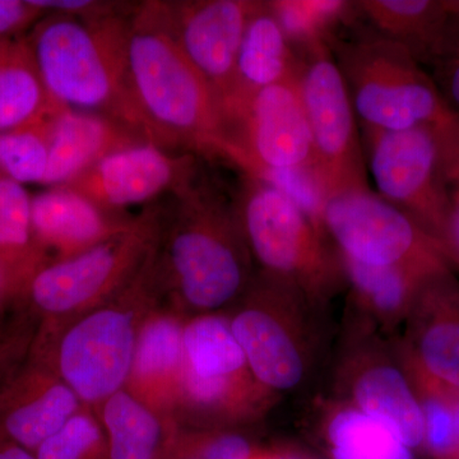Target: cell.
Wrapping results in <instances>:
<instances>
[{
  "mask_svg": "<svg viewBox=\"0 0 459 459\" xmlns=\"http://www.w3.org/2000/svg\"><path fill=\"white\" fill-rule=\"evenodd\" d=\"M340 256L351 319L369 325L382 336H391L403 327L421 287L440 273L411 267H376Z\"/></svg>",
  "mask_w": 459,
  "mask_h": 459,
  "instance_id": "603a6c76",
  "label": "cell"
},
{
  "mask_svg": "<svg viewBox=\"0 0 459 459\" xmlns=\"http://www.w3.org/2000/svg\"><path fill=\"white\" fill-rule=\"evenodd\" d=\"M171 197L170 210L161 208L151 279L160 296L168 292L180 312H220L237 303L255 274L235 190L201 165Z\"/></svg>",
  "mask_w": 459,
  "mask_h": 459,
  "instance_id": "6da1fadb",
  "label": "cell"
},
{
  "mask_svg": "<svg viewBox=\"0 0 459 459\" xmlns=\"http://www.w3.org/2000/svg\"><path fill=\"white\" fill-rule=\"evenodd\" d=\"M39 459H110L95 411L84 407L35 453Z\"/></svg>",
  "mask_w": 459,
  "mask_h": 459,
  "instance_id": "1f68e13d",
  "label": "cell"
},
{
  "mask_svg": "<svg viewBox=\"0 0 459 459\" xmlns=\"http://www.w3.org/2000/svg\"><path fill=\"white\" fill-rule=\"evenodd\" d=\"M356 14L427 68L459 41V0H359Z\"/></svg>",
  "mask_w": 459,
  "mask_h": 459,
  "instance_id": "44dd1931",
  "label": "cell"
},
{
  "mask_svg": "<svg viewBox=\"0 0 459 459\" xmlns=\"http://www.w3.org/2000/svg\"><path fill=\"white\" fill-rule=\"evenodd\" d=\"M449 391H451L453 404H455V415H457L459 431V388H457V386L449 385Z\"/></svg>",
  "mask_w": 459,
  "mask_h": 459,
  "instance_id": "b9f144b4",
  "label": "cell"
},
{
  "mask_svg": "<svg viewBox=\"0 0 459 459\" xmlns=\"http://www.w3.org/2000/svg\"><path fill=\"white\" fill-rule=\"evenodd\" d=\"M322 221L338 253L352 261L376 267L453 271L437 241L371 189L325 198Z\"/></svg>",
  "mask_w": 459,
  "mask_h": 459,
  "instance_id": "8fae6325",
  "label": "cell"
},
{
  "mask_svg": "<svg viewBox=\"0 0 459 459\" xmlns=\"http://www.w3.org/2000/svg\"><path fill=\"white\" fill-rule=\"evenodd\" d=\"M360 129L443 128L457 119L428 69L406 48L356 14L355 8L325 36Z\"/></svg>",
  "mask_w": 459,
  "mask_h": 459,
  "instance_id": "277c9868",
  "label": "cell"
},
{
  "mask_svg": "<svg viewBox=\"0 0 459 459\" xmlns=\"http://www.w3.org/2000/svg\"><path fill=\"white\" fill-rule=\"evenodd\" d=\"M455 120L449 126L437 128V133L442 153L444 188L448 201L442 247L453 271L459 274V143L453 132Z\"/></svg>",
  "mask_w": 459,
  "mask_h": 459,
  "instance_id": "836d02e7",
  "label": "cell"
},
{
  "mask_svg": "<svg viewBox=\"0 0 459 459\" xmlns=\"http://www.w3.org/2000/svg\"><path fill=\"white\" fill-rule=\"evenodd\" d=\"M95 413L110 459H168L180 429L124 388L102 402Z\"/></svg>",
  "mask_w": 459,
  "mask_h": 459,
  "instance_id": "d4e9b609",
  "label": "cell"
},
{
  "mask_svg": "<svg viewBox=\"0 0 459 459\" xmlns=\"http://www.w3.org/2000/svg\"><path fill=\"white\" fill-rule=\"evenodd\" d=\"M38 270L0 256V331L3 316L12 304L22 303L27 282Z\"/></svg>",
  "mask_w": 459,
  "mask_h": 459,
  "instance_id": "d590c367",
  "label": "cell"
},
{
  "mask_svg": "<svg viewBox=\"0 0 459 459\" xmlns=\"http://www.w3.org/2000/svg\"><path fill=\"white\" fill-rule=\"evenodd\" d=\"M134 219L108 212L71 186H50L32 198L33 238L50 261L98 246L129 228Z\"/></svg>",
  "mask_w": 459,
  "mask_h": 459,
  "instance_id": "ffe728a7",
  "label": "cell"
},
{
  "mask_svg": "<svg viewBox=\"0 0 459 459\" xmlns=\"http://www.w3.org/2000/svg\"><path fill=\"white\" fill-rule=\"evenodd\" d=\"M253 451L255 446L237 430L180 428L168 459H249Z\"/></svg>",
  "mask_w": 459,
  "mask_h": 459,
  "instance_id": "d6a6232c",
  "label": "cell"
},
{
  "mask_svg": "<svg viewBox=\"0 0 459 459\" xmlns=\"http://www.w3.org/2000/svg\"><path fill=\"white\" fill-rule=\"evenodd\" d=\"M0 459H39L35 453L0 437Z\"/></svg>",
  "mask_w": 459,
  "mask_h": 459,
  "instance_id": "ab89813d",
  "label": "cell"
},
{
  "mask_svg": "<svg viewBox=\"0 0 459 459\" xmlns=\"http://www.w3.org/2000/svg\"><path fill=\"white\" fill-rule=\"evenodd\" d=\"M153 13L221 102L234 93L237 60L255 0L148 2Z\"/></svg>",
  "mask_w": 459,
  "mask_h": 459,
  "instance_id": "9a60e30c",
  "label": "cell"
},
{
  "mask_svg": "<svg viewBox=\"0 0 459 459\" xmlns=\"http://www.w3.org/2000/svg\"><path fill=\"white\" fill-rule=\"evenodd\" d=\"M197 156L166 150L150 141L138 142L108 153L66 186L108 212L120 213L174 195L201 168Z\"/></svg>",
  "mask_w": 459,
  "mask_h": 459,
  "instance_id": "2e32d148",
  "label": "cell"
},
{
  "mask_svg": "<svg viewBox=\"0 0 459 459\" xmlns=\"http://www.w3.org/2000/svg\"><path fill=\"white\" fill-rule=\"evenodd\" d=\"M128 66L133 95L160 146L222 159L221 102L148 2L131 14Z\"/></svg>",
  "mask_w": 459,
  "mask_h": 459,
  "instance_id": "3957f363",
  "label": "cell"
},
{
  "mask_svg": "<svg viewBox=\"0 0 459 459\" xmlns=\"http://www.w3.org/2000/svg\"><path fill=\"white\" fill-rule=\"evenodd\" d=\"M398 347L421 369L459 388V279L434 274L420 290Z\"/></svg>",
  "mask_w": 459,
  "mask_h": 459,
  "instance_id": "ac0fdd59",
  "label": "cell"
},
{
  "mask_svg": "<svg viewBox=\"0 0 459 459\" xmlns=\"http://www.w3.org/2000/svg\"><path fill=\"white\" fill-rule=\"evenodd\" d=\"M129 30L126 12L96 18L48 13L26 41L51 101L104 115L159 144L133 95Z\"/></svg>",
  "mask_w": 459,
  "mask_h": 459,
  "instance_id": "7a4b0ae2",
  "label": "cell"
},
{
  "mask_svg": "<svg viewBox=\"0 0 459 459\" xmlns=\"http://www.w3.org/2000/svg\"><path fill=\"white\" fill-rule=\"evenodd\" d=\"M160 298L147 264L108 303L62 325L39 323L30 353L53 368L84 406L95 411L126 386L141 320Z\"/></svg>",
  "mask_w": 459,
  "mask_h": 459,
  "instance_id": "5b68a950",
  "label": "cell"
},
{
  "mask_svg": "<svg viewBox=\"0 0 459 459\" xmlns=\"http://www.w3.org/2000/svg\"><path fill=\"white\" fill-rule=\"evenodd\" d=\"M186 318L174 305H162L160 300L147 310L138 328L131 373L124 386L148 407L172 420L183 371Z\"/></svg>",
  "mask_w": 459,
  "mask_h": 459,
  "instance_id": "d6986e66",
  "label": "cell"
},
{
  "mask_svg": "<svg viewBox=\"0 0 459 459\" xmlns=\"http://www.w3.org/2000/svg\"><path fill=\"white\" fill-rule=\"evenodd\" d=\"M453 132H455V138H457L459 143V117L458 119L455 120V126H453Z\"/></svg>",
  "mask_w": 459,
  "mask_h": 459,
  "instance_id": "7bdbcfd3",
  "label": "cell"
},
{
  "mask_svg": "<svg viewBox=\"0 0 459 459\" xmlns=\"http://www.w3.org/2000/svg\"><path fill=\"white\" fill-rule=\"evenodd\" d=\"M268 4L294 48L325 39L352 12V2L341 0H276Z\"/></svg>",
  "mask_w": 459,
  "mask_h": 459,
  "instance_id": "4dcf8cb0",
  "label": "cell"
},
{
  "mask_svg": "<svg viewBox=\"0 0 459 459\" xmlns=\"http://www.w3.org/2000/svg\"><path fill=\"white\" fill-rule=\"evenodd\" d=\"M249 459H303L286 449L255 448Z\"/></svg>",
  "mask_w": 459,
  "mask_h": 459,
  "instance_id": "60d3db41",
  "label": "cell"
},
{
  "mask_svg": "<svg viewBox=\"0 0 459 459\" xmlns=\"http://www.w3.org/2000/svg\"><path fill=\"white\" fill-rule=\"evenodd\" d=\"M303 459H325V458H303Z\"/></svg>",
  "mask_w": 459,
  "mask_h": 459,
  "instance_id": "ee69618b",
  "label": "cell"
},
{
  "mask_svg": "<svg viewBox=\"0 0 459 459\" xmlns=\"http://www.w3.org/2000/svg\"><path fill=\"white\" fill-rule=\"evenodd\" d=\"M342 402L383 422L412 451H421L424 420L397 355L376 329L350 319L337 365Z\"/></svg>",
  "mask_w": 459,
  "mask_h": 459,
  "instance_id": "5bb4252c",
  "label": "cell"
},
{
  "mask_svg": "<svg viewBox=\"0 0 459 459\" xmlns=\"http://www.w3.org/2000/svg\"><path fill=\"white\" fill-rule=\"evenodd\" d=\"M322 433L331 459H413L392 429L346 402L327 407Z\"/></svg>",
  "mask_w": 459,
  "mask_h": 459,
  "instance_id": "4316f807",
  "label": "cell"
},
{
  "mask_svg": "<svg viewBox=\"0 0 459 459\" xmlns=\"http://www.w3.org/2000/svg\"><path fill=\"white\" fill-rule=\"evenodd\" d=\"M232 305V333L259 383L277 394L303 385L316 349V312L304 296L258 271Z\"/></svg>",
  "mask_w": 459,
  "mask_h": 459,
  "instance_id": "9c48e42d",
  "label": "cell"
},
{
  "mask_svg": "<svg viewBox=\"0 0 459 459\" xmlns=\"http://www.w3.org/2000/svg\"><path fill=\"white\" fill-rule=\"evenodd\" d=\"M400 360L421 409L424 420V442L421 451L429 459H459L457 415L449 385L419 367L395 344Z\"/></svg>",
  "mask_w": 459,
  "mask_h": 459,
  "instance_id": "83f0119b",
  "label": "cell"
},
{
  "mask_svg": "<svg viewBox=\"0 0 459 459\" xmlns=\"http://www.w3.org/2000/svg\"><path fill=\"white\" fill-rule=\"evenodd\" d=\"M32 5L45 13L63 14L77 18H96L123 13L126 5L120 3L95 2V0H30Z\"/></svg>",
  "mask_w": 459,
  "mask_h": 459,
  "instance_id": "74e56055",
  "label": "cell"
},
{
  "mask_svg": "<svg viewBox=\"0 0 459 459\" xmlns=\"http://www.w3.org/2000/svg\"><path fill=\"white\" fill-rule=\"evenodd\" d=\"M30 0H0V40L20 39L18 35L47 16Z\"/></svg>",
  "mask_w": 459,
  "mask_h": 459,
  "instance_id": "8d00e7d4",
  "label": "cell"
},
{
  "mask_svg": "<svg viewBox=\"0 0 459 459\" xmlns=\"http://www.w3.org/2000/svg\"><path fill=\"white\" fill-rule=\"evenodd\" d=\"M160 226L161 208H148L129 228L98 246L45 263L27 282L22 303L47 325H62L108 303L151 261Z\"/></svg>",
  "mask_w": 459,
  "mask_h": 459,
  "instance_id": "ba28073f",
  "label": "cell"
},
{
  "mask_svg": "<svg viewBox=\"0 0 459 459\" xmlns=\"http://www.w3.org/2000/svg\"><path fill=\"white\" fill-rule=\"evenodd\" d=\"M36 329L31 319L21 318L0 331V395L29 358Z\"/></svg>",
  "mask_w": 459,
  "mask_h": 459,
  "instance_id": "e575fe53",
  "label": "cell"
},
{
  "mask_svg": "<svg viewBox=\"0 0 459 459\" xmlns=\"http://www.w3.org/2000/svg\"><path fill=\"white\" fill-rule=\"evenodd\" d=\"M222 160L247 175L310 171L316 177L312 132L298 81L258 91L226 117Z\"/></svg>",
  "mask_w": 459,
  "mask_h": 459,
  "instance_id": "4fadbf2b",
  "label": "cell"
},
{
  "mask_svg": "<svg viewBox=\"0 0 459 459\" xmlns=\"http://www.w3.org/2000/svg\"><path fill=\"white\" fill-rule=\"evenodd\" d=\"M54 117L16 131L0 133L3 174L20 184H42L49 161V135Z\"/></svg>",
  "mask_w": 459,
  "mask_h": 459,
  "instance_id": "f546056e",
  "label": "cell"
},
{
  "mask_svg": "<svg viewBox=\"0 0 459 459\" xmlns=\"http://www.w3.org/2000/svg\"><path fill=\"white\" fill-rule=\"evenodd\" d=\"M235 195L258 271L294 287L316 313L325 312L346 291L342 261L333 243L300 205L264 181L243 172Z\"/></svg>",
  "mask_w": 459,
  "mask_h": 459,
  "instance_id": "8992f818",
  "label": "cell"
},
{
  "mask_svg": "<svg viewBox=\"0 0 459 459\" xmlns=\"http://www.w3.org/2000/svg\"><path fill=\"white\" fill-rule=\"evenodd\" d=\"M31 204L22 184L0 171V256L40 268L50 259L33 238Z\"/></svg>",
  "mask_w": 459,
  "mask_h": 459,
  "instance_id": "f1b7e54d",
  "label": "cell"
},
{
  "mask_svg": "<svg viewBox=\"0 0 459 459\" xmlns=\"http://www.w3.org/2000/svg\"><path fill=\"white\" fill-rule=\"evenodd\" d=\"M430 75L446 104L459 117V41L431 68Z\"/></svg>",
  "mask_w": 459,
  "mask_h": 459,
  "instance_id": "f35d334b",
  "label": "cell"
},
{
  "mask_svg": "<svg viewBox=\"0 0 459 459\" xmlns=\"http://www.w3.org/2000/svg\"><path fill=\"white\" fill-rule=\"evenodd\" d=\"M299 91L312 132L314 174L325 199L370 189L358 117L325 39L295 48Z\"/></svg>",
  "mask_w": 459,
  "mask_h": 459,
  "instance_id": "30bf717a",
  "label": "cell"
},
{
  "mask_svg": "<svg viewBox=\"0 0 459 459\" xmlns=\"http://www.w3.org/2000/svg\"><path fill=\"white\" fill-rule=\"evenodd\" d=\"M299 71L300 60L279 18L268 2H258L241 39L234 93L225 108V123L234 108L258 91L296 82Z\"/></svg>",
  "mask_w": 459,
  "mask_h": 459,
  "instance_id": "cb8c5ba5",
  "label": "cell"
},
{
  "mask_svg": "<svg viewBox=\"0 0 459 459\" xmlns=\"http://www.w3.org/2000/svg\"><path fill=\"white\" fill-rule=\"evenodd\" d=\"M143 141L137 132L104 115L63 108L51 120L42 186H69L108 153Z\"/></svg>",
  "mask_w": 459,
  "mask_h": 459,
  "instance_id": "7402d4cb",
  "label": "cell"
},
{
  "mask_svg": "<svg viewBox=\"0 0 459 459\" xmlns=\"http://www.w3.org/2000/svg\"><path fill=\"white\" fill-rule=\"evenodd\" d=\"M84 407L53 368L30 353L0 395V437L36 453Z\"/></svg>",
  "mask_w": 459,
  "mask_h": 459,
  "instance_id": "e0dca14e",
  "label": "cell"
},
{
  "mask_svg": "<svg viewBox=\"0 0 459 459\" xmlns=\"http://www.w3.org/2000/svg\"><path fill=\"white\" fill-rule=\"evenodd\" d=\"M360 131L365 164L377 195L412 217L442 247L448 201L437 128Z\"/></svg>",
  "mask_w": 459,
  "mask_h": 459,
  "instance_id": "7c38bea8",
  "label": "cell"
},
{
  "mask_svg": "<svg viewBox=\"0 0 459 459\" xmlns=\"http://www.w3.org/2000/svg\"><path fill=\"white\" fill-rule=\"evenodd\" d=\"M183 371L174 420L179 428L237 430L267 415L279 394L250 370L229 316H190L184 325Z\"/></svg>",
  "mask_w": 459,
  "mask_h": 459,
  "instance_id": "52a82bcc",
  "label": "cell"
},
{
  "mask_svg": "<svg viewBox=\"0 0 459 459\" xmlns=\"http://www.w3.org/2000/svg\"><path fill=\"white\" fill-rule=\"evenodd\" d=\"M62 108L48 95L26 38L0 40V133L44 122Z\"/></svg>",
  "mask_w": 459,
  "mask_h": 459,
  "instance_id": "484cf974",
  "label": "cell"
}]
</instances>
